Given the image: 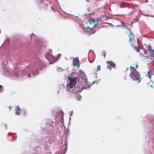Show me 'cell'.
<instances>
[{"label": "cell", "mask_w": 154, "mask_h": 154, "mask_svg": "<svg viewBox=\"0 0 154 154\" xmlns=\"http://www.w3.org/2000/svg\"><path fill=\"white\" fill-rule=\"evenodd\" d=\"M84 77L78 73H72L68 79V88L71 91H76L81 90L84 86L85 80Z\"/></svg>", "instance_id": "6da1fadb"}]
</instances>
